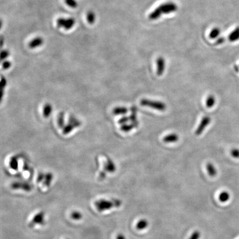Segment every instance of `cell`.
Masks as SVG:
<instances>
[{"label":"cell","instance_id":"cell-8","mask_svg":"<svg viewBox=\"0 0 239 239\" xmlns=\"http://www.w3.org/2000/svg\"><path fill=\"white\" fill-rule=\"evenodd\" d=\"M229 40L231 42H236L239 40V27H237L230 33Z\"/></svg>","mask_w":239,"mask_h":239},{"label":"cell","instance_id":"cell-2","mask_svg":"<svg viewBox=\"0 0 239 239\" xmlns=\"http://www.w3.org/2000/svg\"><path fill=\"white\" fill-rule=\"evenodd\" d=\"M46 221V215L45 211H38L31 218L28 224V227L34 229L45 225Z\"/></svg>","mask_w":239,"mask_h":239},{"label":"cell","instance_id":"cell-10","mask_svg":"<svg viewBox=\"0 0 239 239\" xmlns=\"http://www.w3.org/2000/svg\"><path fill=\"white\" fill-rule=\"evenodd\" d=\"M148 225V222L146 219H141L138 221V223L136 224V227L139 230H143L147 227Z\"/></svg>","mask_w":239,"mask_h":239},{"label":"cell","instance_id":"cell-22","mask_svg":"<svg viewBox=\"0 0 239 239\" xmlns=\"http://www.w3.org/2000/svg\"><path fill=\"white\" fill-rule=\"evenodd\" d=\"M219 33H220L219 29H214L213 32H212V33H211V37L213 38H216V37H218L219 35Z\"/></svg>","mask_w":239,"mask_h":239},{"label":"cell","instance_id":"cell-15","mask_svg":"<svg viewBox=\"0 0 239 239\" xmlns=\"http://www.w3.org/2000/svg\"><path fill=\"white\" fill-rule=\"evenodd\" d=\"M230 197L229 193L227 192L224 191V192L221 193L220 194L219 196V199L220 202L224 203V202H227L229 200Z\"/></svg>","mask_w":239,"mask_h":239},{"label":"cell","instance_id":"cell-19","mask_svg":"<svg viewBox=\"0 0 239 239\" xmlns=\"http://www.w3.org/2000/svg\"><path fill=\"white\" fill-rule=\"evenodd\" d=\"M126 109L125 108H117L115 111V113L117 114H124L127 113Z\"/></svg>","mask_w":239,"mask_h":239},{"label":"cell","instance_id":"cell-12","mask_svg":"<svg viewBox=\"0 0 239 239\" xmlns=\"http://www.w3.org/2000/svg\"><path fill=\"white\" fill-rule=\"evenodd\" d=\"M75 21L73 18H69L66 19V23L64 28L66 30H69L75 24Z\"/></svg>","mask_w":239,"mask_h":239},{"label":"cell","instance_id":"cell-1","mask_svg":"<svg viewBox=\"0 0 239 239\" xmlns=\"http://www.w3.org/2000/svg\"><path fill=\"white\" fill-rule=\"evenodd\" d=\"M121 201L116 199L101 198L94 202V206L99 213L109 211L114 208H118L121 205Z\"/></svg>","mask_w":239,"mask_h":239},{"label":"cell","instance_id":"cell-6","mask_svg":"<svg viewBox=\"0 0 239 239\" xmlns=\"http://www.w3.org/2000/svg\"><path fill=\"white\" fill-rule=\"evenodd\" d=\"M43 43V40L42 38L37 37L34 38L32 40H31L28 44V47L31 49H34L38 47H40L42 45Z\"/></svg>","mask_w":239,"mask_h":239},{"label":"cell","instance_id":"cell-14","mask_svg":"<svg viewBox=\"0 0 239 239\" xmlns=\"http://www.w3.org/2000/svg\"><path fill=\"white\" fill-rule=\"evenodd\" d=\"M87 21L90 24H94L96 19V17L94 12L93 11H89L88 12L87 16Z\"/></svg>","mask_w":239,"mask_h":239},{"label":"cell","instance_id":"cell-18","mask_svg":"<svg viewBox=\"0 0 239 239\" xmlns=\"http://www.w3.org/2000/svg\"><path fill=\"white\" fill-rule=\"evenodd\" d=\"M231 155L235 158H239V150L237 148H233L231 151Z\"/></svg>","mask_w":239,"mask_h":239},{"label":"cell","instance_id":"cell-4","mask_svg":"<svg viewBox=\"0 0 239 239\" xmlns=\"http://www.w3.org/2000/svg\"><path fill=\"white\" fill-rule=\"evenodd\" d=\"M210 122H211L210 117H209V116H205V117H203L202 119L200 124L199 125V126L197 127L196 131H195V134L197 135H201L203 133V132L205 130L206 127L210 124Z\"/></svg>","mask_w":239,"mask_h":239},{"label":"cell","instance_id":"cell-25","mask_svg":"<svg viewBox=\"0 0 239 239\" xmlns=\"http://www.w3.org/2000/svg\"><path fill=\"white\" fill-rule=\"evenodd\" d=\"M1 47H3V37L1 38Z\"/></svg>","mask_w":239,"mask_h":239},{"label":"cell","instance_id":"cell-11","mask_svg":"<svg viewBox=\"0 0 239 239\" xmlns=\"http://www.w3.org/2000/svg\"><path fill=\"white\" fill-rule=\"evenodd\" d=\"M216 100L213 95H209L208 96L206 100V106L208 108H211L213 107L215 104Z\"/></svg>","mask_w":239,"mask_h":239},{"label":"cell","instance_id":"cell-20","mask_svg":"<svg viewBox=\"0 0 239 239\" xmlns=\"http://www.w3.org/2000/svg\"><path fill=\"white\" fill-rule=\"evenodd\" d=\"M9 52L7 50H3L1 53V61L4 60L5 59L7 58L8 56H9Z\"/></svg>","mask_w":239,"mask_h":239},{"label":"cell","instance_id":"cell-13","mask_svg":"<svg viewBox=\"0 0 239 239\" xmlns=\"http://www.w3.org/2000/svg\"><path fill=\"white\" fill-rule=\"evenodd\" d=\"M71 218L74 220H81L82 219V214L81 212L75 210L71 213Z\"/></svg>","mask_w":239,"mask_h":239},{"label":"cell","instance_id":"cell-23","mask_svg":"<svg viewBox=\"0 0 239 239\" xmlns=\"http://www.w3.org/2000/svg\"><path fill=\"white\" fill-rule=\"evenodd\" d=\"M11 66V63L8 61H5L3 63V67L4 69H7Z\"/></svg>","mask_w":239,"mask_h":239},{"label":"cell","instance_id":"cell-7","mask_svg":"<svg viewBox=\"0 0 239 239\" xmlns=\"http://www.w3.org/2000/svg\"><path fill=\"white\" fill-rule=\"evenodd\" d=\"M157 75L161 76L163 73L165 69V61L163 59L159 58L157 60Z\"/></svg>","mask_w":239,"mask_h":239},{"label":"cell","instance_id":"cell-3","mask_svg":"<svg viewBox=\"0 0 239 239\" xmlns=\"http://www.w3.org/2000/svg\"><path fill=\"white\" fill-rule=\"evenodd\" d=\"M140 104L143 106L152 108L160 111H164L167 108L166 105L162 101H155L146 98L141 100Z\"/></svg>","mask_w":239,"mask_h":239},{"label":"cell","instance_id":"cell-5","mask_svg":"<svg viewBox=\"0 0 239 239\" xmlns=\"http://www.w3.org/2000/svg\"><path fill=\"white\" fill-rule=\"evenodd\" d=\"M179 140V136L176 134H171L164 136L163 139V141L164 143H175L177 142Z\"/></svg>","mask_w":239,"mask_h":239},{"label":"cell","instance_id":"cell-26","mask_svg":"<svg viewBox=\"0 0 239 239\" xmlns=\"http://www.w3.org/2000/svg\"></svg>","mask_w":239,"mask_h":239},{"label":"cell","instance_id":"cell-21","mask_svg":"<svg viewBox=\"0 0 239 239\" xmlns=\"http://www.w3.org/2000/svg\"><path fill=\"white\" fill-rule=\"evenodd\" d=\"M200 237V232L198 231H195L193 232L192 234L190 236L189 239H199Z\"/></svg>","mask_w":239,"mask_h":239},{"label":"cell","instance_id":"cell-17","mask_svg":"<svg viewBox=\"0 0 239 239\" xmlns=\"http://www.w3.org/2000/svg\"><path fill=\"white\" fill-rule=\"evenodd\" d=\"M66 23V19L63 18H59L56 20V24L59 28L64 27Z\"/></svg>","mask_w":239,"mask_h":239},{"label":"cell","instance_id":"cell-24","mask_svg":"<svg viewBox=\"0 0 239 239\" xmlns=\"http://www.w3.org/2000/svg\"><path fill=\"white\" fill-rule=\"evenodd\" d=\"M116 239H126L124 235L122 234H119L116 236Z\"/></svg>","mask_w":239,"mask_h":239},{"label":"cell","instance_id":"cell-9","mask_svg":"<svg viewBox=\"0 0 239 239\" xmlns=\"http://www.w3.org/2000/svg\"><path fill=\"white\" fill-rule=\"evenodd\" d=\"M206 168L209 176L214 177L216 175L217 171L213 164H212L211 163H208L206 164Z\"/></svg>","mask_w":239,"mask_h":239},{"label":"cell","instance_id":"cell-16","mask_svg":"<svg viewBox=\"0 0 239 239\" xmlns=\"http://www.w3.org/2000/svg\"><path fill=\"white\" fill-rule=\"evenodd\" d=\"M66 5L72 8H75L77 7V3L76 0H64Z\"/></svg>","mask_w":239,"mask_h":239}]
</instances>
